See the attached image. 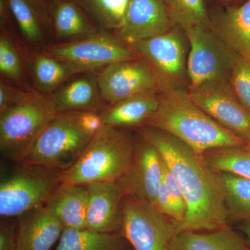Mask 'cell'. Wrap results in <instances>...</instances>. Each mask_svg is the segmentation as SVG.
Here are the masks:
<instances>
[{
	"mask_svg": "<svg viewBox=\"0 0 250 250\" xmlns=\"http://www.w3.org/2000/svg\"><path fill=\"white\" fill-rule=\"evenodd\" d=\"M24 41L32 45L45 41L44 27L49 21L48 11L42 0H6Z\"/></svg>",
	"mask_w": 250,
	"mask_h": 250,
	"instance_id": "24",
	"label": "cell"
},
{
	"mask_svg": "<svg viewBox=\"0 0 250 250\" xmlns=\"http://www.w3.org/2000/svg\"><path fill=\"white\" fill-rule=\"evenodd\" d=\"M80 123L82 127L92 135L98 133L104 126L101 116L96 112L80 111Z\"/></svg>",
	"mask_w": 250,
	"mask_h": 250,
	"instance_id": "34",
	"label": "cell"
},
{
	"mask_svg": "<svg viewBox=\"0 0 250 250\" xmlns=\"http://www.w3.org/2000/svg\"><path fill=\"white\" fill-rule=\"evenodd\" d=\"M238 229L246 236L247 241L250 246V221L242 222Z\"/></svg>",
	"mask_w": 250,
	"mask_h": 250,
	"instance_id": "36",
	"label": "cell"
},
{
	"mask_svg": "<svg viewBox=\"0 0 250 250\" xmlns=\"http://www.w3.org/2000/svg\"><path fill=\"white\" fill-rule=\"evenodd\" d=\"M99 26L118 31L124 22L131 0H75Z\"/></svg>",
	"mask_w": 250,
	"mask_h": 250,
	"instance_id": "28",
	"label": "cell"
},
{
	"mask_svg": "<svg viewBox=\"0 0 250 250\" xmlns=\"http://www.w3.org/2000/svg\"><path fill=\"white\" fill-rule=\"evenodd\" d=\"M57 113L50 95L39 92H29L21 103L0 113L1 156L22 163L33 143Z\"/></svg>",
	"mask_w": 250,
	"mask_h": 250,
	"instance_id": "4",
	"label": "cell"
},
{
	"mask_svg": "<svg viewBox=\"0 0 250 250\" xmlns=\"http://www.w3.org/2000/svg\"><path fill=\"white\" fill-rule=\"evenodd\" d=\"M187 44L183 29L174 26L165 34L126 45L152 67L160 81L162 92L188 86Z\"/></svg>",
	"mask_w": 250,
	"mask_h": 250,
	"instance_id": "7",
	"label": "cell"
},
{
	"mask_svg": "<svg viewBox=\"0 0 250 250\" xmlns=\"http://www.w3.org/2000/svg\"><path fill=\"white\" fill-rule=\"evenodd\" d=\"M170 250H250L243 239L229 227L209 232L185 231L177 233Z\"/></svg>",
	"mask_w": 250,
	"mask_h": 250,
	"instance_id": "23",
	"label": "cell"
},
{
	"mask_svg": "<svg viewBox=\"0 0 250 250\" xmlns=\"http://www.w3.org/2000/svg\"><path fill=\"white\" fill-rule=\"evenodd\" d=\"M159 94L136 95L113 104L100 113L104 125L119 128L144 125L159 106Z\"/></svg>",
	"mask_w": 250,
	"mask_h": 250,
	"instance_id": "21",
	"label": "cell"
},
{
	"mask_svg": "<svg viewBox=\"0 0 250 250\" xmlns=\"http://www.w3.org/2000/svg\"><path fill=\"white\" fill-rule=\"evenodd\" d=\"M64 171L36 164L20 163L0 183V215L19 217L45 206L63 184Z\"/></svg>",
	"mask_w": 250,
	"mask_h": 250,
	"instance_id": "6",
	"label": "cell"
},
{
	"mask_svg": "<svg viewBox=\"0 0 250 250\" xmlns=\"http://www.w3.org/2000/svg\"><path fill=\"white\" fill-rule=\"evenodd\" d=\"M162 180L165 184L172 207V220L175 223L176 225H178L184 220L187 214V202L177 179L169 170L164 161L163 165Z\"/></svg>",
	"mask_w": 250,
	"mask_h": 250,
	"instance_id": "30",
	"label": "cell"
},
{
	"mask_svg": "<svg viewBox=\"0 0 250 250\" xmlns=\"http://www.w3.org/2000/svg\"><path fill=\"white\" fill-rule=\"evenodd\" d=\"M206 162L215 172H231L250 179V148H219L203 154Z\"/></svg>",
	"mask_w": 250,
	"mask_h": 250,
	"instance_id": "27",
	"label": "cell"
},
{
	"mask_svg": "<svg viewBox=\"0 0 250 250\" xmlns=\"http://www.w3.org/2000/svg\"><path fill=\"white\" fill-rule=\"evenodd\" d=\"M213 30L238 57L250 61V0L220 15Z\"/></svg>",
	"mask_w": 250,
	"mask_h": 250,
	"instance_id": "20",
	"label": "cell"
},
{
	"mask_svg": "<svg viewBox=\"0 0 250 250\" xmlns=\"http://www.w3.org/2000/svg\"><path fill=\"white\" fill-rule=\"evenodd\" d=\"M0 71L6 78L18 81L22 75V65L17 50L9 36L0 37Z\"/></svg>",
	"mask_w": 250,
	"mask_h": 250,
	"instance_id": "32",
	"label": "cell"
},
{
	"mask_svg": "<svg viewBox=\"0 0 250 250\" xmlns=\"http://www.w3.org/2000/svg\"><path fill=\"white\" fill-rule=\"evenodd\" d=\"M0 250H17L16 233L5 226L0 229Z\"/></svg>",
	"mask_w": 250,
	"mask_h": 250,
	"instance_id": "35",
	"label": "cell"
},
{
	"mask_svg": "<svg viewBox=\"0 0 250 250\" xmlns=\"http://www.w3.org/2000/svg\"><path fill=\"white\" fill-rule=\"evenodd\" d=\"M121 229L134 250H170L177 234L173 220L149 202L127 195L122 204Z\"/></svg>",
	"mask_w": 250,
	"mask_h": 250,
	"instance_id": "9",
	"label": "cell"
},
{
	"mask_svg": "<svg viewBox=\"0 0 250 250\" xmlns=\"http://www.w3.org/2000/svg\"><path fill=\"white\" fill-rule=\"evenodd\" d=\"M47 11L54 34L65 42L82 40L98 32L75 0H49Z\"/></svg>",
	"mask_w": 250,
	"mask_h": 250,
	"instance_id": "18",
	"label": "cell"
},
{
	"mask_svg": "<svg viewBox=\"0 0 250 250\" xmlns=\"http://www.w3.org/2000/svg\"><path fill=\"white\" fill-rule=\"evenodd\" d=\"M85 185L88 190L85 228L102 233L121 229L124 195L118 182L98 181Z\"/></svg>",
	"mask_w": 250,
	"mask_h": 250,
	"instance_id": "15",
	"label": "cell"
},
{
	"mask_svg": "<svg viewBox=\"0 0 250 250\" xmlns=\"http://www.w3.org/2000/svg\"><path fill=\"white\" fill-rule=\"evenodd\" d=\"M80 112L57 113L33 143L22 163L62 171L70 168L94 136L81 126Z\"/></svg>",
	"mask_w": 250,
	"mask_h": 250,
	"instance_id": "5",
	"label": "cell"
},
{
	"mask_svg": "<svg viewBox=\"0 0 250 250\" xmlns=\"http://www.w3.org/2000/svg\"><path fill=\"white\" fill-rule=\"evenodd\" d=\"M136 140L121 128L104 125L92 137L76 163L64 171L63 184L118 181L132 164Z\"/></svg>",
	"mask_w": 250,
	"mask_h": 250,
	"instance_id": "3",
	"label": "cell"
},
{
	"mask_svg": "<svg viewBox=\"0 0 250 250\" xmlns=\"http://www.w3.org/2000/svg\"><path fill=\"white\" fill-rule=\"evenodd\" d=\"M57 113L96 112L102 106L98 75L86 72L62 85L50 95Z\"/></svg>",
	"mask_w": 250,
	"mask_h": 250,
	"instance_id": "17",
	"label": "cell"
},
{
	"mask_svg": "<svg viewBox=\"0 0 250 250\" xmlns=\"http://www.w3.org/2000/svg\"><path fill=\"white\" fill-rule=\"evenodd\" d=\"M164 161L150 141L141 134L136 140L132 164L118 179L123 195L149 202L153 207L162 181Z\"/></svg>",
	"mask_w": 250,
	"mask_h": 250,
	"instance_id": "13",
	"label": "cell"
},
{
	"mask_svg": "<svg viewBox=\"0 0 250 250\" xmlns=\"http://www.w3.org/2000/svg\"><path fill=\"white\" fill-rule=\"evenodd\" d=\"M43 52L75 64L88 72L114 62L140 57L117 36L103 31L82 40L48 46Z\"/></svg>",
	"mask_w": 250,
	"mask_h": 250,
	"instance_id": "11",
	"label": "cell"
},
{
	"mask_svg": "<svg viewBox=\"0 0 250 250\" xmlns=\"http://www.w3.org/2000/svg\"><path fill=\"white\" fill-rule=\"evenodd\" d=\"M173 26L184 29L203 27L213 29L205 0H165Z\"/></svg>",
	"mask_w": 250,
	"mask_h": 250,
	"instance_id": "29",
	"label": "cell"
},
{
	"mask_svg": "<svg viewBox=\"0 0 250 250\" xmlns=\"http://www.w3.org/2000/svg\"><path fill=\"white\" fill-rule=\"evenodd\" d=\"M173 27L165 0H131L124 22L116 33L128 44L160 36Z\"/></svg>",
	"mask_w": 250,
	"mask_h": 250,
	"instance_id": "14",
	"label": "cell"
},
{
	"mask_svg": "<svg viewBox=\"0 0 250 250\" xmlns=\"http://www.w3.org/2000/svg\"><path fill=\"white\" fill-rule=\"evenodd\" d=\"M143 125L172 134L202 155L219 148L248 146L195 104L185 88L161 92L157 109Z\"/></svg>",
	"mask_w": 250,
	"mask_h": 250,
	"instance_id": "2",
	"label": "cell"
},
{
	"mask_svg": "<svg viewBox=\"0 0 250 250\" xmlns=\"http://www.w3.org/2000/svg\"><path fill=\"white\" fill-rule=\"evenodd\" d=\"M124 240L116 233L65 228L54 250H123Z\"/></svg>",
	"mask_w": 250,
	"mask_h": 250,
	"instance_id": "25",
	"label": "cell"
},
{
	"mask_svg": "<svg viewBox=\"0 0 250 250\" xmlns=\"http://www.w3.org/2000/svg\"><path fill=\"white\" fill-rule=\"evenodd\" d=\"M42 1H45V0H42Z\"/></svg>",
	"mask_w": 250,
	"mask_h": 250,
	"instance_id": "38",
	"label": "cell"
},
{
	"mask_svg": "<svg viewBox=\"0 0 250 250\" xmlns=\"http://www.w3.org/2000/svg\"><path fill=\"white\" fill-rule=\"evenodd\" d=\"M29 92L17 89L1 81L0 83V113L21 103Z\"/></svg>",
	"mask_w": 250,
	"mask_h": 250,
	"instance_id": "33",
	"label": "cell"
},
{
	"mask_svg": "<svg viewBox=\"0 0 250 250\" xmlns=\"http://www.w3.org/2000/svg\"><path fill=\"white\" fill-rule=\"evenodd\" d=\"M219 174L225 187L229 218L250 221V179L231 172Z\"/></svg>",
	"mask_w": 250,
	"mask_h": 250,
	"instance_id": "26",
	"label": "cell"
},
{
	"mask_svg": "<svg viewBox=\"0 0 250 250\" xmlns=\"http://www.w3.org/2000/svg\"><path fill=\"white\" fill-rule=\"evenodd\" d=\"M29 67L38 92L45 95H52L70 77L88 72L75 64L44 52L35 56Z\"/></svg>",
	"mask_w": 250,
	"mask_h": 250,
	"instance_id": "22",
	"label": "cell"
},
{
	"mask_svg": "<svg viewBox=\"0 0 250 250\" xmlns=\"http://www.w3.org/2000/svg\"><path fill=\"white\" fill-rule=\"evenodd\" d=\"M195 104L219 125L250 141V111L238 98L229 81H211L188 89Z\"/></svg>",
	"mask_w": 250,
	"mask_h": 250,
	"instance_id": "10",
	"label": "cell"
},
{
	"mask_svg": "<svg viewBox=\"0 0 250 250\" xmlns=\"http://www.w3.org/2000/svg\"><path fill=\"white\" fill-rule=\"evenodd\" d=\"M88 202L86 185L62 184L45 206L65 228L84 229Z\"/></svg>",
	"mask_w": 250,
	"mask_h": 250,
	"instance_id": "19",
	"label": "cell"
},
{
	"mask_svg": "<svg viewBox=\"0 0 250 250\" xmlns=\"http://www.w3.org/2000/svg\"><path fill=\"white\" fill-rule=\"evenodd\" d=\"M65 227L45 206L20 215L16 232L17 250H51Z\"/></svg>",
	"mask_w": 250,
	"mask_h": 250,
	"instance_id": "16",
	"label": "cell"
},
{
	"mask_svg": "<svg viewBox=\"0 0 250 250\" xmlns=\"http://www.w3.org/2000/svg\"><path fill=\"white\" fill-rule=\"evenodd\" d=\"M188 41V89L211 81H229L237 57L213 29L193 27L183 29Z\"/></svg>",
	"mask_w": 250,
	"mask_h": 250,
	"instance_id": "8",
	"label": "cell"
},
{
	"mask_svg": "<svg viewBox=\"0 0 250 250\" xmlns=\"http://www.w3.org/2000/svg\"><path fill=\"white\" fill-rule=\"evenodd\" d=\"M248 147H249L250 148V141L249 143H248Z\"/></svg>",
	"mask_w": 250,
	"mask_h": 250,
	"instance_id": "37",
	"label": "cell"
},
{
	"mask_svg": "<svg viewBox=\"0 0 250 250\" xmlns=\"http://www.w3.org/2000/svg\"><path fill=\"white\" fill-rule=\"evenodd\" d=\"M230 84L240 101L250 111V61L238 57L231 70Z\"/></svg>",
	"mask_w": 250,
	"mask_h": 250,
	"instance_id": "31",
	"label": "cell"
},
{
	"mask_svg": "<svg viewBox=\"0 0 250 250\" xmlns=\"http://www.w3.org/2000/svg\"><path fill=\"white\" fill-rule=\"evenodd\" d=\"M98 83L102 98L111 105L136 95L161 92L156 72L141 57L104 67L98 75Z\"/></svg>",
	"mask_w": 250,
	"mask_h": 250,
	"instance_id": "12",
	"label": "cell"
},
{
	"mask_svg": "<svg viewBox=\"0 0 250 250\" xmlns=\"http://www.w3.org/2000/svg\"><path fill=\"white\" fill-rule=\"evenodd\" d=\"M141 134L155 146L182 189L187 205L177 233L214 231L227 226L229 219L223 179L202 154L172 134L143 125Z\"/></svg>",
	"mask_w": 250,
	"mask_h": 250,
	"instance_id": "1",
	"label": "cell"
}]
</instances>
